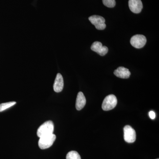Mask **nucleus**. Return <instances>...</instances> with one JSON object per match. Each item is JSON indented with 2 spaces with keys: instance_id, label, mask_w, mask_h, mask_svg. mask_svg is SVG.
I'll return each instance as SVG.
<instances>
[{
  "instance_id": "nucleus-1",
  "label": "nucleus",
  "mask_w": 159,
  "mask_h": 159,
  "mask_svg": "<svg viewBox=\"0 0 159 159\" xmlns=\"http://www.w3.org/2000/svg\"><path fill=\"white\" fill-rule=\"evenodd\" d=\"M54 124L51 121H48L43 123L38 129L37 135L39 138L53 134Z\"/></svg>"
},
{
  "instance_id": "nucleus-2",
  "label": "nucleus",
  "mask_w": 159,
  "mask_h": 159,
  "mask_svg": "<svg viewBox=\"0 0 159 159\" xmlns=\"http://www.w3.org/2000/svg\"><path fill=\"white\" fill-rule=\"evenodd\" d=\"M56 135L54 134L40 138L38 145L41 149H47L51 147L56 140Z\"/></svg>"
},
{
  "instance_id": "nucleus-3",
  "label": "nucleus",
  "mask_w": 159,
  "mask_h": 159,
  "mask_svg": "<svg viewBox=\"0 0 159 159\" xmlns=\"http://www.w3.org/2000/svg\"><path fill=\"white\" fill-rule=\"evenodd\" d=\"M117 104L116 97L114 95H110L105 97L102 102V110L108 111L113 109L116 107Z\"/></svg>"
},
{
  "instance_id": "nucleus-4",
  "label": "nucleus",
  "mask_w": 159,
  "mask_h": 159,
  "mask_svg": "<svg viewBox=\"0 0 159 159\" xmlns=\"http://www.w3.org/2000/svg\"><path fill=\"white\" fill-rule=\"evenodd\" d=\"M130 42L131 44L134 48L140 49L145 46L147 40L144 35L142 34H136L131 38Z\"/></svg>"
},
{
  "instance_id": "nucleus-5",
  "label": "nucleus",
  "mask_w": 159,
  "mask_h": 159,
  "mask_svg": "<svg viewBox=\"0 0 159 159\" xmlns=\"http://www.w3.org/2000/svg\"><path fill=\"white\" fill-rule=\"evenodd\" d=\"M89 19L98 30H103L106 27L105 19L102 16L98 15L92 16L89 17Z\"/></svg>"
},
{
  "instance_id": "nucleus-6",
  "label": "nucleus",
  "mask_w": 159,
  "mask_h": 159,
  "mask_svg": "<svg viewBox=\"0 0 159 159\" xmlns=\"http://www.w3.org/2000/svg\"><path fill=\"white\" fill-rule=\"evenodd\" d=\"M124 139L128 143H133L136 139L135 131L130 125H125L124 128Z\"/></svg>"
},
{
  "instance_id": "nucleus-7",
  "label": "nucleus",
  "mask_w": 159,
  "mask_h": 159,
  "mask_svg": "<svg viewBox=\"0 0 159 159\" xmlns=\"http://www.w3.org/2000/svg\"><path fill=\"white\" fill-rule=\"evenodd\" d=\"M91 48L92 51L102 56L106 55L108 51V48L106 46H102V43L98 41L93 43Z\"/></svg>"
},
{
  "instance_id": "nucleus-8",
  "label": "nucleus",
  "mask_w": 159,
  "mask_h": 159,
  "mask_svg": "<svg viewBox=\"0 0 159 159\" xmlns=\"http://www.w3.org/2000/svg\"><path fill=\"white\" fill-rule=\"evenodd\" d=\"M129 6L131 11L134 13H139L142 11L143 5L141 0H129Z\"/></svg>"
},
{
  "instance_id": "nucleus-9",
  "label": "nucleus",
  "mask_w": 159,
  "mask_h": 159,
  "mask_svg": "<svg viewBox=\"0 0 159 159\" xmlns=\"http://www.w3.org/2000/svg\"><path fill=\"white\" fill-rule=\"evenodd\" d=\"M114 74L116 77L122 79H127L130 77L131 73L128 69L124 67H119L114 71Z\"/></svg>"
},
{
  "instance_id": "nucleus-10",
  "label": "nucleus",
  "mask_w": 159,
  "mask_h": 159,
  "mask_svg": "<svg viewBox=\"0 0 159 159\" xmlns=\"http://www.w3.org/2000/svg\"><path fill=\"white\" fill-rule=\"evenodd\" d=\"M63 87V78L62 75L58 73L57 74L53 86L54 91L56 93H60L62 91Z\"/></svg>"
},
{
  "instance_id": "nucleus-11",
  "label": "nucleus",
  "mask_w": 159,
  "mask_h": 159,
  "mask_svg": "<svg viewBox=\"0 0 159 159\" xmlns=\"http://www.w3.org/2000/svg\"><path fill=\"white\" fill-rule=\"evenodd\" d=\"M86 102V98L82 92H80L77 94L76 102V108L77 110L80 111L84 107Z\"/></svg>"
},
{
  "instance_id": "nucleus-12",
  "label": "nucleus",
  "mask_w": 159,
  "mask_h": 159,
  "mask_svg": "<svg viewBox=\"0 0 159 159\" xmlns=\"http://www.w3.org/2000/svg\"><path fill=\"white\" fill-rule=\"evenodd\" d=\"M16 102L15 101L5 102L0 104V112L6 110L7 109L10 108L11 107L13 106L15 104H16Z\"/></svg>"
},
{
  "instance_id": "nucleus-13",
  "label": "nucleus",
  "mask_w": 159,
  "mask_h": 159,
  "mask_svg": "<svg viewBox=\"0 0 159 159\" xmlns=\"http://www.w3.org/2000/svg\"><path fill=\"white\" fill-rule=\"evenodd\" d=\"M66 159H81L79 154L75 151H71L69 152L66 157Z\"/></svg>"
},
{
  "instance_id": "nucleus-14",
  "label": "nucleus",
  "mask_w": 159,
  "mask_h": 159,
  "mask_svg": "<svg viewBox=\"0 0 159 159\" xmlns=\"http://www.w3.org/2000/svg\"><path fill=\"white\" fill-rule=\"evenodd\" d=\"M102 1L103 5L108 8H113L116 6L115 0H102Z\"/></svg>"
},
{
  "instance_id": "nucleus-15",
  "label": "nucleus",
  "mask_w": 159,
  "mask_h": 159,
  "mask_svg": "<svg viewBox=\"0 0 159 159\" xmlns=\"http://www.w3.org/2000/svg\"><path fill=\"white\" fill-rule=\"evenodd\" d=\"M149 116L150 119H155L156 117V114L153 111H150L149 112Z\"/></svg>"
},
{
  "instance_id": "nucleus-16",
  "label": "nucleus",
  "mask_w": 159,
  "mask_h": 159,
  "mask_svg": "<svg viewBox=\"0 0 159 159\" xmlns=\"http://www.w3.org/2000/svg\"><path fill=\"white\" fill-rule=\"evenodd\" d=\"M159 159V158H158V159Z\"/></svg>"
}]
</instances>
